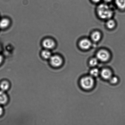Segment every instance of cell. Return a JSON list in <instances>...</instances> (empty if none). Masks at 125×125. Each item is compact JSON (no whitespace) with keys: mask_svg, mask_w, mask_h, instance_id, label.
Returning a JSON list of instances; mask_svg holds the SVG:
<instances>
[{"mask_svg":"<svg viewBox=\"0 0 125 125\" xmlns=\"http://www.w3.org/2000/svg\"><path fill=\"white\" fill-rule=\"evenodd\" d=\"M3 58L2 56L1 55H0V64H1L3 61Z\"/></svg>","mask_w":125,"mask_h":125,"instance_id":"obj_19","label":"cell"},{"mask_svg":"<svg viewBox=\"0 0 125 125\" xmlns=\"http://www.w3.org/2000/svg\"><path fill=\"white\" fill-rule=\"evenodd\" d=\"M8 96L7 94L2 91H0V105L4 104L7 102Z\"/></svg>","mask_w":125,"mask_h":125,"instance_id":"obj_8","label":"cell"},{"mask_svg":"<svg viewBox=\"0 0 125 125\" xmlns=\"http://www.w3.org/2000/svg\"><path fill=\"white\" fill-rule=\"evenodd\" d=\"M97 12L99 16L103 19H110L114 13L112 9L104 3L99 5L97 9Z\"/></svg>","mask_w":125,"mask_h":125,"instance_id":"obj_1","label":"cell"},{"mask_svg":"<svg viewBox=\"0 0 125 125\" xmlns=\"http://www.w3.org/2000/svg\"><path fill=\"white\" fill-rule=\"evenodd\" d=\"M10 87L9 83L6 81H2L0 84V88L1 90L5 92L8 90Z\"/></svg>","mask_w":125,"mask_h":125,"instance_id":"obj_11","label":"cell"},{"mask_svg":"<svg viewBox=\"0 0 125 125\" xmlns=\"http://www.w3.org/2000/svg\"><path fill=\"white\" fill-rule=\"evenodd\" d=\"M106 3H109L111 2L112 0H103Z\"/></svg>","mask_w":125,"mask_h":125,"instance_id":"obj_20","label":"cell"},{"mask_svg":"<svg viewBox=\"0 0 125 125\" xmlns=\"http://www.w3.org/2000/svg\"><path fill=\"white\" fill-rule=\"evenodd\" d=\"M94 84V81L91 76H87L82 78L80 81V84L82 88L85 89H89L93 87Z\"/></svg>","mask_w":125,"mask_h":125,"instance_id":"obj_2","label":"cell"},{"mask_svg":"<svg viewBox=\"0 0 125 125\" xmlns=\"http://www.w3.org/2000/svg\"><path fill=\"white\" fill-rule=\"evenodd\" d=\"M41 55L43 58L46 59H50L52 56L51 52L48 50L46 49L43 50L42 51Z\"/></svg>","mask_w":125,"mask_h":125,"instance_id":"obj_13","label":"cell"},{"mask_svg":"<svg viewBox=\"0 0 125 125\" xmlns=\"http://www.w3.org/2000/svg\"><path fill=\"white\" fill-rule=\"evenodd\" d=\"M50 63L52 66L55 67H58L62 65V60L60 56L56 55L51 56L50 58Z\"/></svg>","mask_w":125,"mask_h":125,"instance_id":"obj_4","label":"cell"},{"mask_svg":"<svg viewBox=\"0 0 125 125\" xmlns=\"http://www.w3.org/2000/svg\"><path fill=\"white\" fill-rule=\"evenodd\" d=\"M110 79L111 83L113 84H116L118 82V78L115 77H111Z\"/></svg>","mask_w":125,"mask_h":125,"instance_id":"obj_17","label":"cell"},{"mask_svg":"<svg viewBox=\"0 0 125 125\" xmlns=\"http://www.w3.org/2000/svg\"><path fill=\"white\" fill-rule=\"evenodd\" d=\"M3 113V110L2 109V107H1V106L0 105V116H1V115H2Z\"/></svg>","mask_w":125,"mask_h":125,"instance_id":"obj_18","label":"cell"},{"mask_svg":"<svg viewBox=\"0 0 125 125\" xmlns=\"http://www.w3.org/2000/svg\"><path fill=\"white\" fill-rule=\"evenodd\" d=\"M92 43L90 40L87 39H84L81 41L79 43V46L83 50H88L90 48Z\"/></svg>","mask_w":125,"mask_h":125,"instance_id":"obj_6","label":"cell"},{"mask_svg":"<svg viewBox=\"0 0 125 125\" xmlns=\"http://www.w3.org/2000/svg\"><path fill=\"white\" fill-rule=\"evenodd\" d=\"M110 54L107 51L101 50L97 52V58L102 62H105L108 60L110 58Z\"/></svg>","mask_w":125,"mask_h":125,"instance_id":"obj_3","label":"cell"},{"mask_svg":"<svg viewBox=\"0 0 125 125\" xmlns=\"http://www.w3.org/2000/svg\"><path fill=\"white\" fill-rule=\"evenodd\" d=\"M93 2H95V3H97L100 2L101 0H92Z\"/></svg>","mask_w":125,"mask_h":125,"instance_id":"obj_21","label":"cell"},{"mask_svg":"<svg viewBox=\"0 0 125 125\" xmlns=\"http://www.w3.org/2000/svg\"><path fill=\"white\" fill-rule=\"evenodd\" d=\"M98 63V59L97 58H93L91 59L89 64L91 66L94 67Z\"/></svg>","mask_w":125,"mask_h":125,"instance_id":"obj_16","label":"cell"},{"mask_svg":"<svg viewBox=\"0 0 125 125\" xmlns=\"http://www.w3.org/2000/svg\"><path fill=\"white\" fill-rule=\"evenodd\" d=\"M43 46L46 50L51 49L54 48L55 46V42L52 39H45L42 42Z\"/></svg>","mask_w":125,"mask_h":125,"instance_id":"obj_5","label":"cell"},{"mask_svg":"<svg viewBox=\"0 0 125 125\" xmlns=\"http://www.w3.org/2000/svg\"><path fill=\"white\" fill-rule=\"evenodd\" d=\"M9 20L7 18H3L0 21V28L2 29H6L9 25Z\"/></svg>","mask_w":125,"mask_h":125,"instance_id":"obj_9","label":"cell"},{"mask_svg":"<svg viewBox=\"0 0 125 125\" xmlns=\"http://www.w3.org/2000/svg\"><path fill=\"white\" fill-rule=\"evenodd\" d=\"M116 5L121 10L125 9V0H115Z\"/></svg>","mask_w":125,"mask_h":125,"instance_id":"obj_12","label":"cell"},{"mask_svg":"<svg viewBox=\"0 0 125 125\" xmlns=\"http://www.w3.org/2000/svg\"><path fill=\"white\" fill-rule=\"evenodd\" d=\"M1 47H0V51H1Z\"/></svg>","mask_w":125,"mask_h":125,"instance_id":"obj_22","label":"cell"},{"mask_svg":"<svg viewBox=\"0 0 125 125\" xmlns=\"http://www.w3.org/2000/svg\"><path fill=\"white\" fill-rule=\"evenodd\" d=\"M99 70L97 68L93 69L90 72V75L91 76L95 77L97 76L99 74Z\"/></svg>","mask_w":125,"mask_h":125,"instance_id":"obj_15","label":"cell"},{"mask_svg":"<svg viewBox=\"0 0 125 125\" xmlns=\"http://www.w3.org/2000/svg\"><path fill=\"white\" fill-rule=\"evenodd\" d=\"M101 74L102 77L105 79H110L112 77V73L109 70L104 69L102 71Z\"/></svg>","mask_w":125,"mask_h":125,"instance_id":"obj_7","label":"cell"},{"mask_svg":"<svg viewBox=\"0 0 125 125\" xmlns=\"http://www.w3.org/2000/svg\"><path fill=\"white\" fill-rule=\"evenodd\" d=\"M106 25L109 29H112L115 27V23L114 21L113 20L110 19L107 22Z\"/></svg>","mask_w":125,"mask_h":125,"instance_id":"obj_14","label":"cell"},{"mask_svg":"<svg viewBox=\"0 0 125 125\" xmlns=\"http://www.w3.org/2000/svg\"><path fill=\"white\" fill-rule=\"evenodd\" d=\"M101 38V34L99 31H96L93 33L91 35L92 40L94 42H97Z\"/></svg>","mask_w":125,"mask_h":125,"instance_id":"obj_10","label":"cell"}]
</instances>
